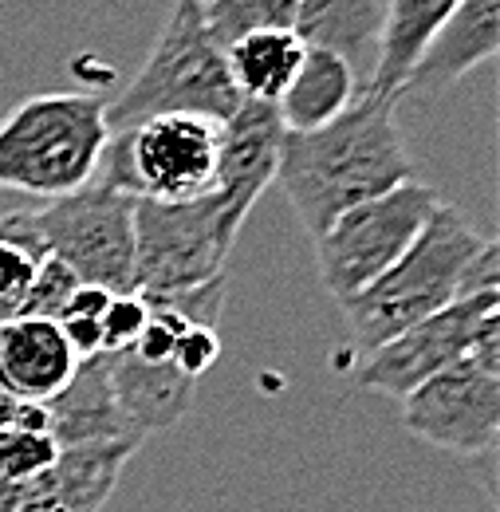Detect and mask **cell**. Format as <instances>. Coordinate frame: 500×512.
Wrapping results in <instances>:
<instances>
[{
  "label": "cell",
  "instance_id": "obj_1",
  "mask_svg": "<svg viewBox=\"0 0 500 512\" xmlns=\"http://www.w3.org/2000/svg\"><path fill=\"white\" fill-rule=\"evenodd\" d=\"M394 107L398 103L363 91L327 127L284 134L276 182L312 241L347 209L414 178Z\"/></svg>",
  "mask_w": 500,
  "mask_h": 512
},
{
  "label": "cell",
  "instance_id": "obj_2",
  "mask_svg": "<svg viewBox=\"0 0 500 512\" xmlns=\"http://www.w3.org/2000/svg\"><path fill=\"white\" fill-rule=\"evenodd\" d=\"M107 138V103L99 95H32L0 123V190H20L40 201L75 193L95 178Z\"/></svg>",
  "mask_w": 500,
  "mask_h": 512
},
{
  "label": "cell",
  "instance_id": "obj_3",
  "mask_svg": "<svg viewBox=\"0 0 500 512\" xmlns=\"http://www.w3.org/2000/svg\"><path fill=\"white\" fill-rule=\"evenodd\" d=\"M489 237L477 233V225L457 209L438 201L426 229L414 237V245L398 256L371 288H363L355 300L339 304L351 320L355 339L371 351L378 343L394 339L398 331L422 323L457 300L461 276L469 260L481 253Z\"/></svg>",
  "mask_w": 500,
  "mask_h": 512
},
{
  "label": "cell",
  "instance_id": "obj_4",
  "mask_svg": "<svg viewBox=\"0 0 500 512\" xmlns=\"http://www.w3.org/2000/svg\"><path fill=\"white\" fill-rule=\"evenodd\" d=\"M241 107L225 52L213 44L201 0H178L146 64L134 71L115 103H107V130H126L154 115H201L225 123Z\"/></svg>",
  "mask_w": 500,
  "mask_h": 512
},
{
  "label": "cell",
  "instance_id": "obj_5",
  "mask_svg": "<svg viewBox=\"0 0 500 512\" xmlns=\"http://www.w3.org/2000/svg\"><path fill=\"white\" fill-rule=\"evenodd\" d=\"M245 221L217 190L193 201H134V292L170 296L221 280Z\"/></svg>",
  "mask_w": 500,
  "mask_h": 512
},
{
  "label": "cell",
  "instance_id": "obj_6",
  "mask_svg": "<svg viewBox=\"0 0 500 512\" xmlns=\"http://www.w3.org/2000/svg\"><path fill=\"white\" fill-rule=\"evenodd\" d=\"M221 123L201 115H154L111 130L95 178L134 201H193L217 190Z\"/></svg>",
  "mask_w": 500,
  "mask_h": 512
},
{
  "label": "cell",
  "instance_id": "obj_7",
  "mask_svg": "<svg viewBox=\"0 0 500 512\" xmlns=\"http://www.w3.org/2000/svg\"><path fill=\"white\" fill-rule=\"evenodd\" d=\"M438 201V190L410 178L394 190L347 209L343 217H335L315 237V264H319L323 288L339 304H347L363 288H371L378 276L414 245V237L426 229Z\"/></svg>",
  "mask_w": 500,
  "mask_h": 512
},
{
  "label": "cell",
  "instance_id": "obj_8",
  "mask_svg": "<svg viewBox=\"0 0 500 512\" xmlns=\"http://www.w3.org/2000/svg\"><path fill=\"white\" fill-rule=\"evenodd\" d=\"M48 256L63 260L83 284L134 292V197L91 178L75 193L32 209Z\"/></svg>",
  "mask_w": 500,
  "mask_h": 512
},
{
  "label": "cell",
  "instance_id": "obj_9",
  "mask_svg": "<svg viewBox=\"0 0 500 512\" xmlns=\"http://www.w3.org/2000/svg\"><path fill=\"white\" fill-rule=\"evenodd\" d=\"M402 426L426 446L489 457L500 434V375L457 359L402 398Z\"/></svg>",
  "mask_w": 500,
  "mask_h": 512
},
{
  "label": "cell",
  "instance_id": "obj_10",
  "mask_svg": "<svg viewBox=\"0 0 500 512\" xmlns=\"http://www.w3.org/2000/svg\"><path fill=\"white\" fill-rule=\"evenodd\" d=\"M493 312H500V292H493V296H465V300L445 304L441 312H434L422 323L398 331L394 339L371 347V355L359 367L355 383L402 402L410 390H418L426 379H434L449 363L465 359L477 327Z\"/></svg>",
  "mask_w": 500,
  "mask_h": 512
},
{
  "label": "cell",
  "instance_id": "obj_11",
  "mask_svg": "<svg viewBox=\"0 0 500 512\" xmlns=\"http://www.w3.org/2000/svg\"><path fill=\"white\" fill-rule=\"evenodd\" d=\"M284 134L276 119V107L241 99V107L221 123V146H217V193L229 209L249 217L260 193L276 182L280 146Z\"/></svg>",
  "mask_w": 500,
  "mask_h": 512
},
{
  "label": "cell",
  "instance_id": "obj_12",
  "mask_svg": "<svg viewBox=\"0 0 500 512\" xmlns=\"http://www.w3.org/2000/svg\"><path fill=\"white\" fill-rule=\"evenodd\" d=\"M500 48V0H461L449 20L434 32V40L422 48L418 64L410 71L406 95H434L453 87L473 67L489 64Z\"/></svg>",
  "mask_w": 500,
  "mask_h": 512
},
{
  "label": "cell",
  "instance_id": "obj_13",
  "mask_svg": "<svg viewBox=\"0 0 500 512\" xmlns=\"http://www.w3.org/2000/svg\"><path fill=\"white\" fill-rule=\"evenodd\" d=\"M79 355L63 339L60 323L16 320L0 323V394L12 402H52L75 375Z\"/></svg>",
  "mask_w": 500,
  "mask_h": 512
},
{
  "label": "cell",
  "instance_id": "obj_14",
  "mask_svg": "<svg viewBox=\"0 0 500 512\" xmlns=\"http://www.w3.org/2000/svg\"><path fill=\"white\" fill-rule=\"evenodd\" d=\"M44 410H48V430L60 449L99 446V442H126L134 449L142 446V438L126 426L123 410H119L107 355L79 359L75 375L52 402H44Z\"/></svg>",
  "mask_w": 500,
  "mask_h": 512
},
{
  "label": "cell",
  "instance_id": "obj_15",
  "mask_svg": "<svg viewBox=\"0 0 500 512\" xmlns=\"http://www.w3.org/2000/svg\"><path fill=\"white\" fill-rule=\"evenodd\" d=\"M386 24V0H300L292 32L304 48H323L351 67L355 83L367 91L378 64Z\"/></svg>",
  "mask_w": 500,
  "mask_h": 512
},
{
  "label": "cell",
  "instance_id": "obj_16",
  "mask_svg": "<svg viewBox=\"0 0 500 512\" xmlns=\"http://www.w3.org/2000/svg\"><path fill=\"white\" fill-rule=\"evenodd\" d=\"M111 359V383L123 410L126 426L146 442L150 434H162L178 426L193 402V379H186L174 363H142L130 351H115Z\"/></svg>",
  "mask_w": 500,
  "mask_h": 512
},
{
  "label": "cell",
  "instance_id": "obj_17",
  "mask_svg": "<svg viewBox=\"0 0 500 512\" xmlns=\"http://www.w3.org/2000/svg\"><path fill=\"white\" fill-rule=\"evenodd\" d=\"M359 95H363V87L355 83L351 67L339 56H331L323 48H304V60L296 67L292 83L276 99V119L288 134H308V130H319L331 119H339Z\"/></svg>",
  "mask_w": 500,
  "mask_h": 512
},
{
  "label": "cell",
  "instance_id": "obj_18",
  "mask_svg": "<svg viewBox=\"0 0 500 512\" xmlns=\"http://www.w3.org/2000/svg\"><path fill=\"white\" fill-rule=\"evenodd\" d=\"M457 4L461 0H386V24H382L378 64L367 95L398 103L422 48L434 40V32L449 20Z\"/></svg>",
  "mask_w": 500,
  "mask_h": 512
},
{
  "label": "cell",
  "instance_id": "obj_19",
  "mask_svg": "<svg viewBox=\"0 0 500 512\" xmlns=\"http://www.w3.org/2000/svg\"><path fill=\"white\" fill-rule=\"evenodd\" d=\"M300 60H304V44L292 28L249 32L225 48V67H229L237 95L252 103H268V107H276V99L292 83Z\"/></svg>",
  "mask_w": 500,
  "mask_h": 512
},
{
  "label": "cell",
  "instance_id": "obj_20",
  "mask_svg": "<svg viewBox=\"0 0 500 512\" xmlns=\"http://www.w3.org/2000/svg\"><path fill=\"white\" fill-rule=\"evenodd\" d=\"M44 256H48V245L36 229L32 209H16L0 217V323L20 316Z\"/></svg>",
  "mask_w": 500,
  "mask_h": 512
},
{
  "label": "cell",
  "instance_id": "obj_21",
  "mask_svg": "<svg viewBox=\"0 0 500 512\" xmlns=\"http://www.w3.org/2000/svg\"><path fill=\"white\" fill-rule=\"evenodd\" d=\"M296 12H300V0H201L205 28L221 52L249 32L292 28Z\"/></svg>",
  "mask_w": 500,
  "mask_h": 512
},
{
  "label": "cell",
  "instance_id": "obj_22",
  "mask_svg": "<svg viewBox=\"0 0 500 512\" xmlns=\"http://www.w3.org/2000/svg\"><path fill=\"white\" fill-rule=\"evenodd\" d=\"M79 276L56 260V256H44L40 260V268H36V276H32V288H28V296H24V308H20V316H28V320H60L63 308L71 304V296L79 292Z\"/></svg>",
  "mask_w": 500,
  "mask_h": 512
},
{
  "label": "cell",
  "instance_id": "obj_23",
  "mask_svg": "<svg viewBox=\"0 0 500 512\" xmlns=\"http://www.w3.org/2000/svg\"><path fill=\"white\" fill-rule=\"evenodd\" d=\"M146 320H150V308L138 292H115L107 312H103V355L126 351L142 335Z\"/></svg>",
  "mask_w": 500,
  "mask_h": 512
},
{
  "label": "cell",
  "instance_id": "obj_24",
  "mask_svg": "<svg viewBox=\"0 0 500 512\" xmlns=\"http://www.w3.org/2000/svg\"><path fill=\"white\" fill-rule=\"evenodd\" d=\"M221 355V339H217V327H201V323H186L178 343H174V367L186 375V379H201Z\"/></svg>",
  "mask_w": 500,
  "mask_h": 512
},
{
  "label": "cell",
  "instance_id": "obj_25",
  "mask_svg": "<svg viewBox=\"0 0 500 512\" xmlns=\"http://www.w3.org/2000/svg\"><path fill=\"white\" fill-rule=\"evenodd\" d=\"M12 512H75V509L63 501V493L48 481V469H44L36 481L24 485V493H20V501H16Z\"/></svg>",
  "mask_w": 500,
  "mask_h": 512
},
{
  "label": "cell",
  "instance_id": "obj_26",
  "mask_svg": "<svg viewBox=\"0 0 500 512\" xmlns=\"http://www.w3.org/2000/svg\"><path fill=\"white\" fill-rule=\"evenodd\" d=\"M20 493H24L20 485H12V481H4V477H0V512H12V509H16Z\"/></svg>",
  "mask_w": 500,
  "mask_h": 512
}]
</instances>
